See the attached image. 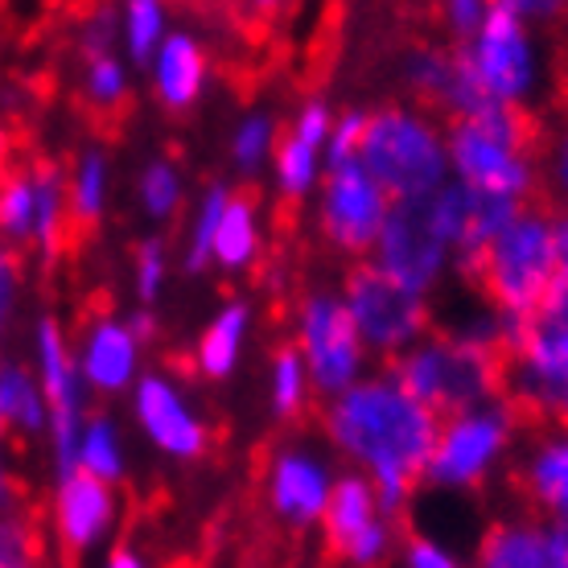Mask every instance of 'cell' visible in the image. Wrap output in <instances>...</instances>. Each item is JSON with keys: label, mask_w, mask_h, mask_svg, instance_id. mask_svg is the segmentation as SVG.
Wrapping results in <instances>:
<instances>
[{"label": "cell", "mask_w": 568, "mask_h": 568, "mask_svg": "<svg viewBox=\"0 0 568 568\" xmlns=\"http://www.w3.org/2000/svg\"><path fill=\"white\" fill-rule=\"evenodd\" d=\"M293 346H297L310 387L317 396H342L367 375V346L358 338L351 313L342 305L338 293H305L293 322Z\"/></svg>", "instance_id": "obj_12"}, {"label": "cell", "mask_w": 568, "mask_h": 568, "mask_svg": "<svg viewBox=\"0 0 568 568\" xmlns=\"http://www.w3.org/2000/svg\"><path fill=\"white\" fill-rule=\"evenodd\" d=\"M503 399L544 428H568V334L540 322H507Z\"/></svg>", "instance_id": "obj_6"}, {"label": "cell", "mask_w": 568, "mask_h": 568, "mask_svg": "<svg viewBox=\"0 0 568 568\" xmlns=\"http://www.w3.org/2000/svg\"><path fill=\"white\" fill-rule=\"evenodd\" d=\"M519 490L548 524L568 527V428H540L519 457Z\"/></svg>", "instance_id": "obj_22"}, {"label": "cell", "mask_w": 568, "mask_h": 568, "mask_svg": "<svg viewBox=\"0 0 568 568\" xmlns=\"http://www.w3.org/2000/svg\"><path fill=\"white\" fill-rule=\"evenodd\" d=\"M396 568H466L440 540H428V536H413L404 544Z\"/></svg>", "instance_id": "obj_44"}, {"label": "cell", "mask_w": 568, "mask_h": 568, "mask_svg": "<svg viewBox=\"0 0 568 568\" xmlns=\"http://www.w3.org/2000/svg\"><path fill=\"white\" fill-rule=\"evenodd\" d=\"M272 173H276V190H281L288 202H305L322 185V173H326V156L301 144L297 136H281L276 153H272Z\"/></svg>", "instance_id": "obj_30"}, {"label": "cell", "mask_w": 568, "mask_h": 568, "mask_svg": "<svg viewBox=\"0 0 568 568\" xmlns=\"http://www.w3.org/2000/svg\"><path fill=\"white\" fill-rule=\"evenodd\" d=\"M486 13H490L486 0H449V4L440 9V21H445V29H449L454 45H466L469 38L483 29Z\"/></svg>", "instance_id": "obj_43"}, {"label": "cell", "mask_w": 568, "mask_h": 568, "mask_svg": "<svg viewBox=\"0 0 568 568\" xmlns=\"http://www.w3.org/2000/svg\"><path fill=\"white\" fill-rule=\"evenodd\" d=\"M170 38V17L156 0H132L120 13V45L129 54L132 67H149L161 50V42Z\"/></svg>", "instance_id": "obj_31"}, {"label": "cell", "mask_w": 568, "mask_h": 568, "mask_svg": "<svg viewBox=\"0 0 568 568\" xmlns=\"http://www.w3.org/2000/svg\"><path fill=\"white\" fill-rule=\"evenodd\" d=\"M392 211V199L375 185L358 161L322 173L317 185V235L329 252L346 260L371 256V247L384 231V219Z\"/></svg>", "instance_id": "obj_14"}, {"label": "cell", "mask_w": 568, "mask_h": 568, "mask_svg": "<svg viewBox=\"0 0 568 568\" xmlns=\"http://www.w3.org/2000/svg\"><path fill=\"white\" fill-rule=\"evenodd\" d=\"M334 483H338V474L326 454H317L313 445H284L268 462L264 498H268V511L284 527L305 531V527L322 524Z\"/></svg>", "instance_id": "obj_17"}, {"label": "cell", "mask_w": 568, "mask_h": 568, "mask_svg": "<svg viewBox=\"0 0 568 568\" xmlns=\"http://www.w3.org/2000/svg\"><path fill=\"white\" fill-rule=\"evenodd\" d=\"M536 322L548 326V329L568 334V264L556 268V281H552V288H548V297H544V310H540Z\"/></svg>", "instance_id": "obj_45"}, {"label": "cell", "mask_w": 568, "mask_h": 568, "mask_svg": "<svg viewBox=\"0 0 568 568\" xmlns=\"http://www.w3.org/2000/svg\"><path fill=\"white\" fill-rule=\"evenodd\" d=\"M310 396H313V387H310V375H305V363H301L297 346L288 342V346H281V351L272 355V367H268L272 413L284 416V420H293V416L305 413Z\"/></svg>", "instance_id": "obj_32"}, {"label": "cell", "mask_w": 568, "mask_h": 568, "mask_svg": "<svg viewBox=\"0 0 568 568\" xmlns=\"http://www.w3.org/2000/svg\"><path fill=\"white\" fill-rule=\"evenodd\" d=\"M141 346L144 342L132 334L129 322H120L112 313L91 317L74 342V363L83 375V387L95 396H120L136 387L141 375Z\"/></svg>", "instance_id": "obj_20"}, {"label": "cell", "mask_w": 568, "mask_h": 568, "mask_svg": "<svg viewBox=\"0 0 568 568\" xmlns=\"http://www.w3.org/2000/svg\"><path fill=\"white\" fill-rule=\"evenodd\" d=\"M45 437V399L38 375L21 358H0V440Z\"/></svg>", "instance_id": "obj_24"}, {"label": "cell", "mask_w": 568, "mask_h": 568, "mask_svg": "<svg viewBox=\"0 0 568 568\" xmlns=\"http://www.w3.org/2000/svg\"><path fill=\"white\" fill-rule=\"evenodd\" d=\"M358 165L375 178L392 202L425 199L449 182V149L437 115L416 103H387L367 112V132L358 144Z\"/></svg>", "instance_id": "obj_3"}, {"label": "cell", "mask_w": 568, "mask_h": 568, "mask_svg": "<svg viewBox=\"0 0 568 568\" xmlns=\"http://www.w3.org/2000/svg\"><path fill=\"white\" fill-rule=\"evenodd\" d=\"M474 568H568L560 527L531 515L495 519L478 540Z\"/></svg>", "instance_id": "obj_21"}, {"label": "cell", "mask_w": 568, "mask_h": 568, "mask_svg": "<svg viewBox=\"0 0 568 568\" xmlns=\"http://www.w3.org/2000/svg\"><path fill=\"white\" fill-rule=\"evenodd\" d=\"M469 281L478 284L483 301L503 322H536L556 281L552 214L540 206H524L490 240Z\"/></svg>", "instance_id": "obj_4"}, {"label": "cell", "mask_w": 568, "mask_h": 568, "mask_svg": "<svg viewBox=\"0 0 568 568\" xmlns=\"http://www.w3.org/2000/svg\"><path fill=\"white\" fill-rule=\"evenodd\" d=\"M132 416L141 433L149 437L156 454L173 457V462H199L211 449V425L190 404L182 384H173L170 375L149 371L132 387Z\"/></svg>", "instance_id": "obj_16"}, {"label": "cell", "mask_w": 568, "mask_h": 568, "mask_svg": "<svg viewBox=\"0 0 568 568\" xmlns=\"http://www.w3.org/2000/svg\"><path fill=\"white\" fill-rule=\"evenodd\" d=\"M79 95L91 112L115 115L124 112V103L132 100V79H129V62L120 54H100V58H83V74H79Z\"/></svg>", "instance_id": "obj_29"}, {"label": "cell", "mask_w": 568, "mask_h": 568, "mask_svg": "<svg viewBox=\"0 0 568 568\" xmlns=\"http://www.w3.org/2000/svg\"><path fill=\"white\" fill-rule=\"evenodd\" d=\"M17 301H21V256H17L13 247L0 243V346L9 338Z\"/></svg>", "instance_id": "obj_42"}, {"label": "cell", "mask_w": 568, "mask_h": 568, "mask_svg": "<svg viewBox=\"0 0 568 568\" xmlns=\"http://www.w3.org/2000/svg\"><path fill=\"white\" fill-rule=\"evenodd\" d=\"M74 466L87 478H100V483L115 486L129 469V445H124V433L115 425V416L108 413H87L83 433H79V454H74Z\"/></svg>", "instance_id": "obj_28"}, {"label": "cell", "mask_w": 568, "mask_h": 568, "mask_svg": "<svg viewBox=\"0 0 568 568\" xmlns=\"http://www.w3.org/2000/svg\"><path fill=\"white\" fill-rule=\"evenodd\" d=\"M71 235L67 173L54 161H29L0 173V243L29 247L42 260H58Z\"/></svg>", "instance_id": "obj_8"}, {"label": "cell", "mask_w": 568, "mask_h": 568, "mask_svg": "<svg viewBox=\"0 0 568 568\" xmlns=\"http://www.w3.org/2000/svg\"><path fill=\"white\" fill-rule=\"evenodd\" d=\"M457 50L466 58L483 100L495 108H524L540 91V45L531 38V26L507 0L490 4L483 29Z\"/></svg>", "instance_id": "obj_9"}, {"label": "cell", "mask_w": 568, "mask_h": 568, "mask_svg": "<svg viewBox=\"0 0 568 568\" xmlns=\"http://www.w3.org/2000/svg\"><path fill=\"white\" fill-rule=\"evenodd\" d=\"M322 540L346 568H384L396 548V519L379 507L375 486L363 474H338L322 515Z\"/></svg>", "instance_id": "obj_15"}, {"label": "cell", "mask_w": 568, "mask_h": 568, "mask_svg": "<svg viewBox=\"0 0 568 568\" xmlns=\"http://www.w3.org/2000/svg\"><path fill=\"white\" fill-rule=\"evenodd\" d=\"M449 149V178L478 194L507 199L527 206L540 190L544 132L524 108H495L462 115L445 129Z\"/></svg>", "instance_id": "obj_2"}, {"label": "cell", "mask_w": 568, "mask_h": 568, "mask_svg": "<svg viewBox=\"0 0 568 568\" xmlns=\"http://www.w3.org/2000/svg\"><path fill=\"white\" fill-rule=\"evenodd\" d=\"M17 503V483H13V457H9V445L0 440V507Z\"/></svg>", "instance_id": "obj_46"}, {"label": "cell", "mask_w": 568, "mask_h": 568, "mask_svg": "<svg viewBox=\"0 0 568 568\" xmlns=\"http://www.w3.org/2000/svg\"><path fill=\"white\" fill-rule=\"evenodd\" d=\"M560 540H565V548H568V527H560Z\"/></svg>", "instance_id": "obj_49"}, {"label": "cell", "mask_w": 568, "mask_h": 568, "mask_svg": "<svg viewBox=\"0 0 568 568\" xmlns=\"http://www.w3.org/2000/svg\"><path fill=\"white\" fill-rule=\"evenodd\" d=\"M112 199V156L100 144H87L67 170V206H71V227H95Z\"/></svg>", "instance_id": "obj_27"}, {"label": "cell", "mask_w": 568, "mask_h": 568, "mask_svg": "<svg viewBox=\"0 0 568 568\" xmlns=\"http://www.w3.org/2000/svg\"><path fill=\"white\" fill-rule=\"evenodd\" d=\"M519 420L507 399H490L483 408L445 416L425 466V483L437 490H474L507 462L519 437Z\"/></svg>", "instance_id": "obj_7"}, {"label": "cell", "mask_w": 568, "mask_h": 568, "mask_svg": "<svg viewBox=\"0 0 568 568\" xmlns=\"http://www.w3.org/2000/svg\"><path fill=\"white\" fill-rule=\"evenodd\" d=\"M281 144V129H276V115L252 112L240 120V129L231 132V161L243 173H256L260 165H268L272 153Z\"/></svg>", "instance_id": "obj_36"}, {"label": "cell", "mask_w": 568, "mask_h": 568, "mask_svg": "<svg viewBox=\"0 0 568 568\" xmlns=\"http://www.w3.org/2000/svg\"><path fill=\"white\" fill-rule=\"evenodd\" d=\"M136 199H141L149 219H173L182 211V170L170 156H156L136 178Z\"/></svg>", "instance_id": "obj_35"}, {"label": "cell", "mask_w": 568, "mask_h": 568, "mask_svg": "<svg viewBox=\"0 0 568 568\" xmlns=\"http://www.w3.org/2000/svg\"><path fill=\"white\" fill-rule=\"evenodd\" d=\"M404 83L420 112L445 115L449 124L486 108L483 91L474 83L457 45H416L413 54L404 58Z\"/></svg>", "instance_id": "obj_19"}, {"label": "cell", "mask_w": 568, "mask_h": 568, "mask_svg": "<svg viewBox=\"0 0 568 568\" xmlns=\"http://www.w3.org/2000/svg\"><path fill=\"white\" fill-rule=\"evenodd\" d=\"M231 202V190L223 182L211 185L206 194L199 199L194 206V223H190V235H185V272H206L211 268V243H214V227H219V219L227 211Z\"/></svg>", "instance_id": "obj_34"}, {"label": "cell", "mask_w": 568, "mask_h": 568, "mask_svg": "<svg viewBox=\"0 0 568 568\" xmlns=\"http://www.w3.org/2000/svg\"><path fill=\"white\" fill-rule=\"evenodd\" d=\"M260 256V211L252 194H235L231 190V202L219 227H214L211 243V264L223 272H243L252 268Z\"/></svg>", "instance_id": "obj_26"}, {"label": "cell", "mask_w": 568, "mask_h": 568, "mask_svg": "<svg viewBox=\"0 0 568 568\" xmlns=\"http://www.w3.org/2000/svg\"><path fill=\"white\" fill-rule=\"evenodd\" d=\"M120 524V495L115 486L87 478V474H67L54 478L50 490V536L67 556H87L95 552Z\"/></svg>", "instance_id": "obj_18"}, {"label": "cell", "mask_w": 568, "mask_h": 568, "mask_svg": "<svg viewBox=\"0 0 568 568\" xmlns=\"http://www.w3.org/2000/svg\"><path fill=\"white\" fill-rule=\"evenodd\" d=\"M13 170V132L0 124V173Z\"/></svg>", "instance_id": "obj_48"}, {"label": "cell", "mask_w": 568, "mask_h": 568, "mask_svg": "<svg viewBox=\"0 0 568 568\" xmlns=\"http://www.w3.org/2000/svg\"><path fill=\"white\" fill-rule=\"evenodd\" d=\"M367 264H375L384 276H392L396 284L413 288L420 297H428L445 281V272L454 268V243L440 227L433 194L392 202Z\"/></svg>", "instance_id": "obj_13"}, {"label": "cell", "mask_w": 568, "mask_h": 568, "mask_svg": "<svg viewBox=\"0 0 568 568\" xmlns=\"http://www.w3.org/2000/svg\"><path fill=\"white\" fill-rule=\"evenodd\" d=\"M540 182H544V190L556 199V206L568 211V115H565V124L552 132V141L544 144Z\"/></svg>", "instance_id": "obj_38"}, {"label": "cell", "mask_w": 568, "mask_h": 568, "mask_svg": "<svg viewBox=\"0 0 568 568\" xmlns=\"http://www.w3.org/2000/svg\"><path fill=\"white\" fill-rule=\"evenodd\" d=\"M33 375L45 399V445H50V466L54 478L74 474L79 454V433L87 420V387L74 363V342L54 313H42L33 322Z\"/></svg>", "instance_id": "obj_10"}, {"label": "cell", "mask_w": 568, "mask_h": 568, "mask_svg": "<svg viewBox=\"0 0 568 568\" xmlns=\"http://www.w3.org/2000/svg\"><path fill=\"white\" fill-rule=\"evenodd\" d=\"M338 297L346 305V313H351L367 355H379L387 363H396L404 351H413L433 326L428 297L396 284L375 264H355L346 272Z\"/></svg>", "instance_id": "obj_11"}, {"label": "cell", "mask_w": 568, "mask_h": 568, "mask_svg": "<svg viewBox=\"0 0 568 568\" xmlns=\"http://www.w3.org/2000/svg\"><path fill=\"white\" fill-rule=\"evenodd\" d=\"M247 329H252V310L247 301H227L223 310L211 317V326L199 334V346H194V367H199L202 379H214L223 384L227 375H235L243 358V346H247Z\"/></svg>", "instance_id": "obj_25"}, {"label": "cell", "mask_w": 568, "mask_h": 568, "mask_svg": "<svg viewBox=\"0 0 568 568\" xmlns=\"http://www.w3.org/2000/svg\"><path fill=\"white\" fill-rule=\"evenodd\" d=\"M115 42H120V13L115 9H95L79 21V54L83 58L115 54Z\"/></svg>", "instance_id": "obj_40"}, {"label": "cell", "mask_w": 568, "mask_h": 568, "mask_svg": "<svg viewBox=\"0 0 568 568\" xmlns=\"http://www.w3.org/2000/svg\"><path fill=\"white\" fill-rule=\"evenodd\" d=\"M334 124H338V112H334L326 100H305L297 108V115H293L288 136H297L301 144H310V149H317V153L326 156V144H329V136H334Z\"/></svg>", "instance_id": "obj_37"}, {"label": "cell", "mask_w": 568, "mask_h": 568, "mask_svg": "<svg viewBox=\"0 0 568 568\" xmlns=\"http://www.w3.org/2000/svg\"><path fill=\"white\" fill-rule=\"evenodd\" d=\"M170 276V256H165V243L161 240H144L136 247V260H132V281H136V297L156 301L161 297V284Z\"/></svg>", "instance_id": "obj_39"}, {"label": "cell", "mask_w": 568, "mask_h": 568, "mask_svg": "<svg viewBox=\"0 0 568 568\" xmlns=\"http://www.w3.org/2000/svg\"><path fill=\"white\" fill-rule=\"evenodd\" d=\"M0 568H42V531L21 503L0 507Z\"/></svg>", "instance_id": "obj_33"}, {"label": "cell", "mask_w": 568, "mask_h": 568, "mask_svg": "<svg viewBox=\"0 0 568 568\" xmlns=\"http://www.w3.org/2000/svg\"><path fill=\"white\" fill-rule=\"evenodd\" d=\"M149 74H153L156 103L170 108V112H185L206 91V74H211L206 45L190 29H170V38L161 42L156 58L149 62Z\"/></svg>", "instance_id": "obj_23"}, {"label": "cell", "mask_w": 568, "mask_h": 568, "mask_svg": "<svg viewBox=\"0 0 568 568\" xmlns=\"http://www.w3.org/2000/svg\"><path fill=\"white\" fill-rule=\"evenodd\" d=\"M100 568H149V560L141 552H132V548H112V552L103 556Z\"/></svg>", "instance_id": "obj_47"}, {"label": "cell", "mask_w": 568, "mask_h": 568, "mask_svg": "<svg viewBox=\"0 0 568 568\" xmlns=\"http://www.w3.org/2000/svg\"><path fill=\"white\" fill-rule=\"evenodd\" d=\"M387 375L437 420L503 399V355L454 338L445 329L425 334L387 367Z\"/></svg>", "instance_id": "obj_5"}, {"label": "cell", "mask_w": 568, "mask_h": 568, "mask_svg": "<svg viewBox=\"0 0 568 568\" xmlns=\"http://www.w3.org/2000/svg\"><path fill=\"white\" fill-rule=\"evenodd\" d=\"M437 425V416L420 408L387 371L363 375L355 387L326 399L322 413L329 449H338L342 462L375 486L387 519L408 511L413 490L425 483Z\"/></svg>", "instance_id": "obj_1"}, {"label": "cell", "mask_w": 568, "mask_h": 568, "mask_svg": "<svg viewBox=\"0 0 568 568\" xmlns=\"http://www.w3.org/2000/svg\"><path fill=\"white\" fill-rule=\"evenodd\" d=\"M363 132H367V112L351 108V112L338 115L334 136H329V144H326V170H338V165H351V161H358Z\"/></svg>", "instance_id": "obj_41"}]
</instances>
